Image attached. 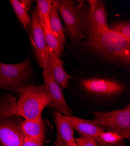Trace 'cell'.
I'll return each mask as SVG.
<instances>
[{
  "label": "cell",
  "mask_w": 130,
  "mask_h": 146,
  "mask_svg": "<svg viewBox=\"0 0 130 146\" xmlns=\"http://www.w3.org/2000/svg\"><path fill=\"white\" fill-rule=\"evenodd\" d=\"M46 70L49 71L53 79L62 88L65 89L68 88L69 80L72 79L73 77L64 70L63 62L60 58L51 52H49Z\"/></svg>",
  "instance_id": "13"
},
{
  "label": "cell",
  "mask_w": 130,
  "mask_h": 146,
  "mask_svg": "<svg viewBox=\"0 0 130 146\" xmlns=\"http://www.w3.org/2000/svg\"><path fill=\"white\" fill-rule=\"evenodd\" d=\"M94 122L108 131L115 132L123 139L130 138V106L108 112H92Z\"/></svg>",
  "instance_id": "4"
},
{
  "label": "cell",
  "mask_w": 130,
  "mask_h": 146,
  "mask_svg": "<svg viewBox=\"0 0 130 146\" xmlns=\"http://www.w3.org/2000/svg\"><path fill=\"white\" fill-rule=\"evenodd\" d=\"M65 24V31L73 43L85 39V23L88 7L83 3L77 5L71 0L51 1Z\"/></svg>",
  "instance_id": "2"
},
{
  "label": "cell",
  "mask_w": 130,
  "mask_h": 146,
  "mask_svg": "<svg viewBox=\"0 0 130 146\" xmlns=\"http://www.w3.org/2000/svg\"><path fill=\"white\" fill-rule=\"evenodd\" d=\"M96 140L99 146H126L123 137L115 132L105 131Z\"/></svg>",
  "instance_id": "17"
},
{
  "label": "cell",
  "mask_w": 130,
  "mask_h": 146,
  "mask_svg": "<svg viewBox=\"0 0 130 146\" xmlns=\"http://www.w3.org/2000/svg\"><path fill=\"white\" fill-rule=\"evenodd\" d=\"M82 87L87 92L99 95L111 96L121 94L124 87L121 84L113 80L104 78H89L80 81Z\"/></svg>",
  "instance_id": "8"
},
{
  "label": "cell",
  "mask_w": 130,
  "mask_h": 146,
  "mask_svg": "<svg viewBox=\"0 0 130 146\" xmlns=\"http://www.w3.org/2000/svg\"><path fill=\"white\" fill-rule=\"evenodd\" d=\"M20 126L25 137L44 140L46 128L42 116L34 119L25 120Z\"/></svg>",
  "instance_id": "14"
},
{
  "label": "cell",
  "mask_w": 130,
  "mask_h": 146,
  "mask_svg": "<svg viewBox=\"0 0 130 146\" xmlns=\"http://www.w3.org/2000/svg\"><path fill=\"white\" fill-rule=\"evenodd\" d=\"M24 137L16 123L7 120L0 124V141L3 146H21Z\"/></svg>",
  "instance_id": "12"
},
{
  "label": "cell",
  "mask_w": 130,
  "mask_h": 146,
  "mask_svg": "<svg viewBox=\"0 0 130 146\" xmlns=\"http://www.w3.org/2000/svg\"><path fill=\"white\" fill-rule=\"evenodd\" d=\"M69 146H79L76 143H75V141H73V143L71 144Z\"/></svg>",
  "instance_id": "24"
},
{
  "label": "cell",
  "mask_w": 130,
  "mask_h": 146,
  "mask_svg": "<svg viewBox=\"0 0 130 146\" xmlns=\"http://www.w3.org/2000/svg\"><path fill=\"white\" fill-rule=\"evenodd\" d=\"M31 40L39 66L44 70L47 68L49 56V48L45 39L42 24L36 10L31 18Z\"/></svg>",
  "instance_id": "7"
},
{
  "label": "cell",
  "mask_w": 130,
  "mask_h": 146,
  "mask_svg": "<svg viewBox=\"0 0 130 146\" xmlns=\"http://www.w3.org/2000/svg\"><path fill=\"white\" fill-rule=\"evenodd\" d=\"M15 92L19 98L13 113L19 115L26 120H31L42 116L46 106L51 101V98L44 86H23Z\"/></svg>",
  "instance_id": "3"
},
{
  "label": "cell",
  "mask_w": 130,
  "mask_h": 146,
  "mask_svg": "<svg viewBox=\"0 0 130 146\" xmlns=\"http://www.w3.org/2000/svg\"><path fill=\"white\" fill-rule=\"evenodd\" d=\"M70 125L81 137L96 139L106 130L92 120H88L73 116H65Z\"/></svg>",
  "instance_id": "10"
},
{
  "label": "cell",
  "mask_w": 130,
  "mask_h": 146,
  "mask_svg": "<svg viewBox=\"0 0 130 146\" xmlns=\"http://www.w3.org/2000/svg\"><path fill=\"white\" fill-rule=\"evenodd\" d=\"M21 146H44V141L34 139L27 137L23 139Z\"/></svg>",
  "instance_id": "22"
},
{
  "label": "cell",
  "mask_w": 130,
  "mask_h": 146,
  "mask_svg": "<svg viewBox=\"0 0 130 146\" xmlns=\"http://www.w3.org/2000/svg\"><path fill=\"white\" fill-rule=\"evenodd\" d=\"M36 2L37 5L36 11L41 23H42L46 18H48L49 16L51 1L50 0H39Z\"/></svg>",
  "instance_id": "19"
},
{
  "label": "cell",
  "mask_w": 130,
  "mask_h": 146,
  "mask_svg": "<svg viewBox=\"0 0 130 146\" xmlns=\"http://www.w3.org/2000/svg\"><path fill=\"white\" fill-rule=\"evenodd\" d=\"M88 2L89 6L87 11L85 29V35L88 36L109 29L104 1L90 0Z\"/></svg>",
  "instance_id": "6"
},
{
  "label": "cell",
  "mask_w": 130,
  "mask_h": 146,
  "mask_svg": "<svg viewBox=\"0 0 130 146\" xmlns=\"http://www.w3.org/2000/svg\"><path fill=\"white\" fill-rule=\"evenodd\" d=\"M42 24L49 52L54 53L60 58L62 57L64 52V45L60 42L53 33L50 25L49 16L43 21Z\"/></svg>",
  "instance_id": "15"
},
{
  "label": "cell",
  "mask_w": 130,
  "mask_h": 146,
  "mask_svg": "<svg viewBox=\"0 0 130 146\" xmlns=\"http://www.w3.org/2000/svg\"><path fill=\"white\" fill-rule=\"evenodd\" d=\"M43 86L51 98V101L48 106L54 108L55 111L64 114V115H71V110L65 100L61 86L53 79L47 70H43Z\"/></svg>",
  "instance_id": "9"
},
{
  "label": "cell",
  "mask_w": 130,
  "mask_h": 146,
  "mask_svg": "<svg viewBox=\"0 0 130 146\" xmlns=\"http://www.w3.org/2000/svg\"><path fill=\"white\" fill-rule=\"evenodd\" d=\"M20 3L23 5V6L25 7V8L28 11L30 8L32 4V1H19Z\"/></svg>",
  "instance_id": "23"
},
{
  "label": "cell",
  "mask_w": 130,
  "mask_h": 146,
  "mask_svg": "<svg viewBox=\"0 0 130 146\" xmlns=\"http://www.w3.org/2000/svg\"><path fill=\"white\" fill-rule=\"evenodd\" d=\"M9 3L17 17L27 31L28 27L31 25V19L28 14V11L20 2L18 0H11Z\"/></svg>",
  "instance_id": "18"
},
{
  "label": "cell",
  "mask_w": 130,
  "mask_h": 146,
  "mask_svg": "<svg viewBox=\"0 0 130 146\" xmlns=\"http://www.w3.org/2000/svg\"><path fill=\"white\" fill-rule=\"evenodd\" d=\"M31 73L30 57L23 62L15 64L0 62V88L15 91L23 86Z\"/></svg>",
  "instance_id": "5"
},
{
  "label": "cell",
  "mask_w": 130,
  "mask_h": 146,
  "mask_svg": "<svg viewBox=\"0 0 130 146\" xmlns=\"http://www.w3.org/2000/svg\"><path fill=\"white\" fill-rule=\"evenodd\" d=\"M86 46L93 52L124 65L130 63V41L108 29L88 36Z\"/></svg>",
  "instance_id": "1"
},
{
  "label": "cell",
  "mask_w": 130,
  "mask_h": 146,
  "mask_svg": "<svg viewBox=\"0 0 130 146\" xmlns=\"http://www.w3.org/2000/svg\"><path fill=\"white\" fill-rule=\"evenodd\" d=\"M49 22L51 31L56 38L63 45L65 43V36L58 11L51 1L49 12Z\"/></svg>",
  "instance_id": "16"
},
{
  "label": "cell",
  "mask_w": 130,
  "mask_h": 146,
  "mask_svg": "<svg viewBox=\"0 0 130 146\" xmlns=\"http://www.w3.org/2000/svg\"><path fill=\"white\" fill-rule=\"evenodd\" d=\"M74 140L79 146H99L94 138H86L81 136L74 139Z\"/></svg>",
  "instance_id": "21"
},
{
  "label": "cell",
  "mask_w": 130,
  "mask_h": 146,
  "mask_svg": "<svg viewBox=\"0 0 130 146\" xmlns=\"http://www.w3.org/2000/svg\"><path fill=\"white\" fill-rule=\"evenodd\" d=\"M109 29L120 34L130 41V25L129 22L117 23L109 27Z\"/></svg>",
  "instance_id": "20"
},
{
  "label": "cell",
  "mask_w": 130,
  "mask_h": 146,
  "mask_svg": "<svg viewBox=\"0 0 130 146\" xmlns=\"http://www.w3.org/2000/svg\"><path fill=\"white\" fill-rule=\"evenodd\" d=\"M53 118L57 127V137L54 146H69L75 141L74 129L65 115L55 111Z\"/></svg>",
  "instance_id": "11"
}]
</instances>
